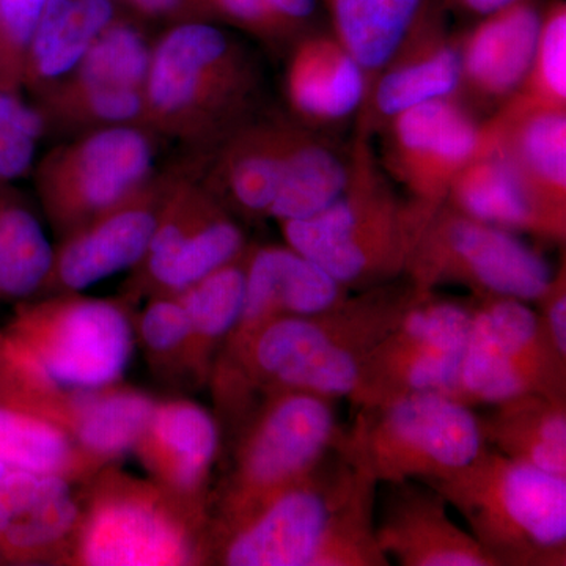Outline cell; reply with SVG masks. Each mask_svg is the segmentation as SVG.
I'll use <instances>...</instances> for the list:
<instances>
[{"label": "cell", "instance_id": "cell-1", "mask_svg": "<svg viewBox=\"0 0 566 566\" xmlns=\"http://www.w3.org/2000/svg\"><path fill=\"white\" fill-rule=\"evenodd\" d=\"M427 293L401 275L316 314L274 319L243 344L222 348L208 381L221 430H230L264 394L348 398L376 346Z\"/></svg>", "mask_w": 566, "mask_h": 566}, {"label": "cell", "instance_id": "cell-2", "mask_svg": "<svg viewBox=\"0 0 566 566\" xmlns=\"http://www.w3.org/2000/svg\"><path fill=\"white\" fill-rule=\"evenodd\" d=\"M378 486L335 446L303 479L208 524L207 565L389 566L375 535Z\"/></svg>", "mask_w": 566, "mask_h": 566}, {"label": "cell", "instance_id": "cell-3", "mask_svg": "<svg viewBox=\"0 0 566 566\" xmlns=\"http://www.w3.org/2000/svg\"><path fill=\"white\" fill-rule=\"evenodd\" d=\"M463 516L494 566L566 565V479L483 446L474 460L427 480Z\"/></svg>", "mask_w": 566, "mask_h": 566}, {"label": "cell", "instance_id": "cell-4", "mask_svg": "<svg viewBox=\"0 0 566 566\" xmlns=\"http://www.w3.org/2000/svg\"><path fill=\"white\" fill-rule=\"evenodd\" d=\"M334 398L264 394L222 438L226 469L210 495V523L229 520L307 475L340 439Z\"/></svg>", "mask_w": 566, "mask_h": 566}, {"label": "cell", "instance_id": "cell-5", "mask_svg": "<svg viewBox=\"0 0 566 566\" xmlns=\"http://www.w3.org/2000/svg\"><path fill=\"white\" fill-rule=\"evenodd\" d=\"M82 513L61 564L207 565L210 520L148 480L104 468L84 482Z\"/></svg>", "mask_w": 566, "mask_h": 566}, {"label": "cell", "instance_id": "cell-6", "mask_svg": "<svg viewBox=\"0 0 566 566\" xmlns=\"http://www.w3.org/2000/svg\"><path fill=\"white\" fill-rule=\"evenodd\" d=\"M431 218L401 203L367 164L357 163L333 205L312 218L282 222V230L289 248L345 289L363 292L405 275Z\"/></svg>", "mask_w": 566, "mask_h": 566}, {"label": "cell", "instance_id": "cell-7", "mask_svg": "<svg viewBox=\"0 0 566 566\" xmlns=\"http://www.w3.org/2000/svg\"><path fill=\"white\" fill-rule=\"evenodd\" d=\"M483 446L474 408L449 395L419 392L357 406L337 449L378 485H386L450 474L474 460Z\"/></svg>", "mask_w": 566, "mask_h": 566}, {"label": "cell", "instance_id": "cell-8", "mask_svg": "<svg viewBox=\"0 0 566 566\" xmlns=\"http://www.w3.org/2000/svg\"><path fill=\"white\" fill-rule=\"evenodd\" d=\"M251 73L226 33L185 21L151 48L145 81V128L180 140H203L241 109Z\"/></svg>", "mask_w": 566, "mask_h": 566}, {"label": "cell", "instance_id": "cell-9", "mask_svg": "<svg viewBox=\"0 0 566 566\" xmlns=\"http://www.w3.org/2000/svg\"><path fill=\"white\" fill-rule=\"evenodd\" d=\"M405 275L422 292L457 283L475 300L531 303L553 279L549 264L515 233L442 205L417 241Z\"/></svg>", "mask_w": 566, "mask_h": 566}, {"label": "cell", "instance_id": "cell-10", "mask_svg": "<svg viewBox=\"0 0 566 566\" xmlns=\"http://www.w3.org/2000/svg\"><path fill=\"white\" fill-rule=\"evenodd\" d=\"M474 301L455 400L469 408L523 394L566 400V357L538 314L505 297Z\"/></svg>", "mask_w": 566, "mask_h": 566}, {"label": "cell", "instance_id": "cell-11", "mask_svg": "<svg viewBox=\"0 0 566 566\" xmlns=\"http://www.w3.org/2000/svg\"><path fill=\"white\" fill-rule=\"evenodd\" d=\"M155 150L144 126L92 129L50 153L36 169V191L61 237L132 199L151 180Z\"/></svg>", "mask_w": 566, "mask_h": 566}, {"label": "cell", "instance_id": "cell-12", "mask_svg": "<svg viewBox=\"0 0 566 566\" xmlns=\"http://www.w3.org/2000/svg\"><path fill=\"white\" fill-rule=\"evenodd\" d=\"M472 312L474 301L424 294L371 353L348 397L354 408L419 392L455 398Z\"/></svg>", "mask_w": 566, "mask_h": 566}, {"label": "cell", "instance_id": "cell-13", "mask_svg": "<svg viewBox=\"0 0 566 566\" xmlns=\"http://www.w3.org/2000/svg\"><path fill=\"white\" fill-rule=\"evenodd\" d=\"M243 230L214 193L175 178L150 248L134 270L126 297L178 294L245 251Z\"/></svg>", "mask_w": 566, "mask_h": 566}, {"label": "cell", "instance_id": "cell-14", "mask_svg": "<svg viewBox=\"0 0 566 566\" xmlns=\"http://www.w3.org/2000/svg\"><path fill=\"white\" fill-rule=\"evenodd\" d=\"M174 175L151 178L136 196L62 238L41 296L80 293L136 268L150 248Z\"/></svg>", "mask_w": 566, "mask_h": 566}, {"label": "cell", "instance_id": "cell-15", "mask_svg": "<svg viewBox=\"0 0 566 566\" xmlns=\"http://www.w3.org/2000/svg\"><path fill=\"white\" fill-rule=\"evenodd\" d=\"M483 129L458 104L433 99L394 117L392 163L428 216L444 205L450 185L482 147Z\"/></svg>", "mask_w": 566, "mask_h": 566}, {"label": "cell", "instance_id": "cell-16", "mask_svg": "<svg viewBox=\"0 0 566 566\" xmlns=\"http://www.w3.org/2000/svg\"><path fill=\"white\" fill-rule=\"evenodd\" d=\"M134 452L155 485L210 520L212 469L222 452L214 415L186 398L158 401Z\"/></svg>", "mask_w": 566, "mask_h": 566}, {"label": "cell", "instance_id": "cell-17", "mask_svg": "<svg viewBox=\"0 0 566 566\" xmlns=\"http://www.w3.org/2000/svg\"><path fill=\"white\" fill-rule=\"evenodd\" d=\"M375 535L387 560L400 566H494L474 536L450 520L447 501L417 480L386 483Z\"/></svg>", "mask_w": 566, "mask_h": 566}, {"label": "cell", "instance_id": "cell-18", "mask_svg": "<svg viewBox=\"0 0 566 566\" xmlns=\"http://www.w3.org/2000/svg\"><path fill=\"white\" fill-rule=\"evenodd\" d=\"M349 290L292 248L249 249L243 308L223 346L248 340L283 316L316 314L342 303Z\"/></svg>", "mask_w": 566, "mask_h": 566}, {"label": "cell", "instance_id": "cell-19", "mask_svg": "<svg viewBox=\"0 0 566 566\" xmlns=\"http://www.w3.org/2000/svg\"><path fill=\"white\" fill-rule=\"evenodd\" d=\"M483 140L504 156L539 207L566 226L565 107L515 98L483 126Z\"/></svg>", "mask_w": 566, "mask_h": 566}, {"label": "cell", "instance_id": "cell-20", "mask_svg": "<svg viewBox=\"0 0 566 566\" xmlns=\"http://www.w3.org/2000/svg\"><path fill=\"white\" fill-rule=\"evenodd\" d=\"M483 129V128H482ZM449 207L510 232L564 243L566 226L554 221L504 156L482 139V147L450 185Z\"/></svg>", "mask_w": 566, "mask_h": 566}, {"label": "cell", "instance_id": "cell-21", "mask_svg": "<svg viewBox=\"0 0 566 566\" xmlns=\"http://www.w3.org/2000/svg\"><path fill=\"white\" fill-rule=\"evenodd\" d=\"M539 25L542 14L532 0H513L486 14L460 52L461 77L486 96L516 91L534 62Z\"/></svg>", "mask_w": 566, "mask_h": 566}, {"label": "cell", "instance_id": "cell-22", "mask_svg": "<svg viewBox=\"0 0 566 566\" xmlns=\"http://www.w3.org/2000/svg\"><path fill=\"white\" fill-rule=\"evenodd\" d=\"M479 416L483 444L510 460L566 479V400L523 394Z\"/></svg>", "mask_w": 566, "mask_h": 566}, {"label": "cell", "instance_id": "cell-23", "mask_svg": "<svg viewBox=\"0 0 566 566\" xmlns=\"http://www.w3.org/2000/svg\"><path fill=\"white\" fill-rule=\"evenodd\" d=\"M158 400L122 382L76 392L71 398L65 428L82 455L98 471L134 452L147 430Z\"/></svg>", "mask_w": 566, "mask_h": 566}, {"label": "cell", "instance_id": "cell-24", "mask_svg": "<svg viewBox=\"0 0 566 566\" xmlns=\"http://www.w3.org/2000/svg\"><path fill=\"white\" fill-rule=\"evenodd\" d=\"M114 20L112 0H48L29 46L22 87L41 95L69 76Z\"/></svg>", "mask_w": 566, "mask_h": 566}, {"label": "cell", "instance_id": "cell-25", "mask_svg": "<svg viewBox=\"0 0 566 566\" xmlns=\"http://www.w3.org/2000/svg\"><path fill=\"white\" fill-rule=\"evenodd\" d=\"M364 73L337 39L312 36L297 44L290 62V103L304 117L344 118L363 102Z\"/></svg>", "mask_w": 566, "mask_h": 566}, {"label": "cell", "instance_id": "cell-26", "mask_svg": "<svg viewBox=\"0 0 566 566\" xmlns=\"http://www.w3.org/2000/svg\"><path fill=\"white\" fill-rule=\"evenodd\" d=\"M248 255L249 249H245L233 262L223 264L177 294L191 324L186 379L192 386L208 385L216 357L240 318Z\"/></svg>", "mask_w": 566, "mask_h": 566}, {"label": "cell", "instance_id": "cell-27", "mask_svg": "<svg viewBox=\"0 0 566 566\" xmlns=\"http://www.w3.org/2000/svg\"><path fill=\"white\" fill-rule=\"evenodd\" d=\"M52 262L54 249L35 210L13 185H0V301L40 297Z\"/></svg>", "mask_w": 566, "mask_h": 566}, {"label": "cell", "instance_id": "cell-28", "mask_svg": "<svg viewBox=\"0 0 566 566\" xmlns=\"http://www.w3.org/2000/svg\"><path fill=\"white\" fill-rule=\"evenodd\" d=\"M0 461L9 469L87 482L98 474L69 431L36 412L0 405Z\"/></svg>", "mask_w": 566, "mask_h": 566}, {"label": "cell", "instance_id": "cell-29", "mask_svg": "<svg viewBox=\"0 0 566 566\" xmlns=\"http://www.w3.org/2000/svg\"><path fill=\"white\" fill-rule=\"evenodd\" d=\"M294 133L281 126H259L232 140L218 167L227 196L249 216L270 214Z\"/></svg>", "mask_w": 566, "mask_h": 566}, {"label": "cell", "instance_id": "cell-30", "mask_svg": "<svg viewBox=\"0 0 566 566\" xmlns=\"http://www.w3.org/2000/svg\"><path fill=\"white\" fill-rule=\"evenodd\" d=\"M338 43L364 71L392 61L422 10L423 0H327Z\"/></svg>", "mask_w": 566, "mask_h": 566}, {"label": "cell", "instance_id": "cell-31", "mask_svg": "<svg viewBox=\"0 0 566 566\" xmlns=\"http://www.w3.org/2000/svg\"><path fill=\"white\" fill-rule=\"evenodd\" d=\"M352 172L353 167L333 150L294 133L281 188L268 216L286 222L318 214L345 192Z\"/></svg>", "mask_w": 566, "mask_h": 566}, {"label": "cell", "instance_id": "cell-32", "mask_svg": "<svg viewBox=\"0 0 566 566\" xmlns=\"http://www.w3.org/2000/svg\"><path fill=\"white\" fill-rule=\"evenodd\" d=\"M461 80L460 52L441 41H428L382 74L375 88L376 109L386 117H397L419 104L447 98Z\"/></svg>", "mask_w": 566, "mask_h": 566}, {"label": "cell", "instance_id": "cell-33", "mask_svg": "<svg viewBox=\"0 0 566 566\" xmlns=\"http://www.w3.org/2000/svg\"><path fill=\"white\" fill-rule=\"evenodd\" d=\"M82 513L81 494L73 490L40 502L17 517L0 535V562L11 565L61 564Z\"/></svg>", "mask_w": 566, "mask_h": 566}, {"label": "cell", "instance_id": "cell-34", "mask_svg": "<svg viewBox=\"0 0 566 566\" xmlns=\"http://www.w3.org/2000/svg\"><path fill=\"white\" fill-rule=\"evenodd\" d=\"M151 48L139 29L114 20L77 63L65 84L74 87H126L144 91Z\"/></svg>", "mask_w": 566, "mask_h": 566}, {"label": "cell", "instance_id": "cell-35", "mask_svg": "<svg viewBox=\"0 0 566 566\" xmlns=\"http://www.w3.org/2000/svg\"><path fill=\"white\" fill-rule=\"evenodd\" d=\"M43 95L44 120L73 128L98 129L136 125L145 128V98L140 88L74 87L57 82Z\"/></svg>", "mask_w": 566, "mask_h": 566}, {"label": "cell", "instance_id": "cell-36", "mask_svg": "<svg viewBox=\"0 0 566 566\" xmlns=\"http://www.w3.org/2000/svg\"><path fill=\"white\" fill-rule=\"evenodd\" d=\"M136 338L147 354L148 363L164 378L186 379L191 324L177 294L151 296L136 323Z\"/></svg>", "mask_w": 566, "mask_h": 566}, {"label": "cell", "instance_id": "cell-37", "mask_svg": "<svg viewBox=\"0 0 566 566\" xmlns=\"http://www.w3.org/2000/svg\"><path fill=\"white\" fill-rule=\"evenodd\" d=\"M517 99L539 106L565 107L566 99V9L554 3L542 17L534 62L521 84Z\"/></svg>", "mask_w": 566, "mask_h": 566}, {"label": "cell", "instance_id": "cell-38", "mask_svg": "<svg viewBox=\"0 0 566 566\" xmlns=\"http://www.w3.org/2000/svg\"><path fill=\"white\" fill-rule=\"evenodd\" d=\"M46 129L39 107L25 103L18 91L0 88V185H13L32 169Z\"/></svg>", "mask_w": 566, "mask_h": 566}, {"label": "cell", "instance_id": "cell-39", "mask_svg": "<svg viewBox=\"0 0 566 566\" xmlns=\"http://www.w3.org/2000/svg\"><path fill=\"white\" fill-rule=\"evenodd\" d=\"M48 0H0V88L21 91L29 46Z\"/></svg>", "mask_w": 566, "mask_h": 566}, {"label": "cell", "instance_id": "cell-40", "mask_svg": "<svg viewBox=\"0 0 566 566\" xmlns=\"http://www.w3.org/2000/svg\"><path fill=\"white\" fill-rule=\"evenodd\" d=\"M76 483L61 475H39L10 469L0 479V535L32 506L73 490Z\"/></svg>", "mask_w": 566, "mask_h": 566}, {"label": "cell", "instance_id": "cell-41", "mask_svg": "<svg viewBox=\"0 0 566 566\" xmlns=\"http://www.w3.org/2000/svg\"><path fill=\"white\" fill-rule=\"evenodd\" d=\"M208 6L256 35L274 39L293 29L268 0H207Z\"/></svg>", "mask_w": 566, "mask_h": 566}, {"label": "cell", "instance_id": "cell-42", "mask_svg": "<svg viewBox=\"0 0 566 566\" xmlns=\"http://www.w3.org/2000/svg\"><path fill=\"white\" fill-rule=\"evenodd\" d=\"M543 327L556 345L557 352L566 357V273L565 263L547 283L545 292L534 301Z\"/></svg>", "mask_w": 566, "mask_h": 566}, {"label": "cell", "instance_id": "cell-43", "mask_svg": "<svg viewBox=\"0 0 566 566\" xmlns=\"http://www.w3.org/2000/svg\"><path fill=\"white\" fill-rule=\"evenodd\" d=\"M128 2L140 13L150 14V17H181L186 11L203 6V0H128Z\"/></svg>", "mask_w": 566, "mask_h": 566}, {"label": "cell", "instance_id": "cell-44", "mask_svg": "<svg viewBox=\"0 0 566 566\" xmlns=\"http://www.w3.org/2000/svg\"><path fill=\"white\" fill-rule=\"evenodd\" d=\"M286 24H300L315 13L316 0H268Z\"/></svg>", "mask_w": 566, "mask_h": 566}, {"label": "cell", "instance_id": "cell-45", "mask_svg": "<svg viewBox=\"0 0 566 566\" xmlns=\"http://www.w3.org/2000/svg\"><path fill=\"white\" fill-rule=\"evenodd\" d=\"M458 2L465 7V9L474 11V13L485 14L486 17V14L509 6L513 0H458Z\"/></svg>", "mask_w": 566, "mask_h": 566}, {"label": "cell", "instance_id": "cell-46", "mask_svg": "<svg viewBox=\"0 0 566 566\" xmlns=\"http://www.w3.org/2000/svg\"><path fill=\"white\" fill-rule=\"evenodd\" d=\"M10 469H9V465H7L6 463H2V461H0V479H2L3 475L7 474V472H9Z\"/></svg>", "mask_w": 566, "mask_h": 566}]
</instances>
